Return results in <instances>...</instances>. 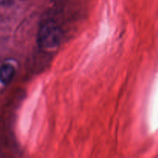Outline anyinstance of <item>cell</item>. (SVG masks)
<instances>
[{
  "label": "cell",
  "instance_id": "obj_2",
  "mask_svg": "<svg viewBox=\"0 0 158 158\" xmlns=\"http://www.w3.org/2000/svg\"><path fill=\"white\" fill-rule=\"evenodd\" d=\"M16 74V69L11 64H4L0 67V82L3 85H8Z\"/></svg>",
  "mask_w": 158,
  "mask_h": 158
},
{
  "label": "cell",
  "instance_id": "obj_1",
  "mask_svg": "<svg viewBox=\"0 0 158 158\" xmlns=\"http://www.w3.org/2000/svg\"><path fill=\"white\" fill-rule=\"evenodd\" d=\"M62 32L54 20L48 19L40 25L37 34V44L42 49H55L60 45Z\"/></svg>",
  "mask_w": 158,
  "mask_h": 158
}]
</instances>
